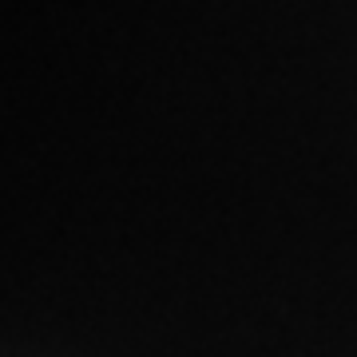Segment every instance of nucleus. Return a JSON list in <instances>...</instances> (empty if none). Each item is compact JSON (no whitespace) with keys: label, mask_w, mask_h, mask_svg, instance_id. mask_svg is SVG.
Listing matches in <instances>:
<instances>
[]
</instances>
